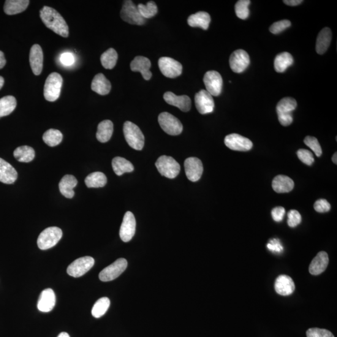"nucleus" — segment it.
Listing matches in <instances>:
<instances>
[{
	"label": "nucleus",
	"mask_w": 337,
	"mask_h": 337,
	"mask_svg": "<svg viewBox=\"0 0 337 337\" xmlns=\"http://www.w3.org/2000/svg\"><path fill=\"white\" fill-rule=\"evenodd\" d=\"M127 260L123 258L117 259L112 264L108 266L100 272L99 278L103 282H109L118 278L126 270Z\"/></svg>",
	"instance_id": "1a4fd4ad"
},
{
	"label": "nucleus",
	"mask_w": 337,
	"mask_h": 337,
	"mask_svg": "<svg viewBox=\"0 0 337 337\" xmlns=\"http://www.w3.org/2000/svg\"><path fill=\"white\" fill-rule=\"evenodd\" d=\"M29 63L32 73L39 76L42 73L43 67V53L39 45L32 46L29 53Z\"/></svg>",
	"instance_id": "aec40b11"
},
{
	"label": "nucleus",
	"mask_w": 337,
	"mask_h": 337,
	"mask_svg": "<svg viewBox=\"0 0 337 337\" xmlns=\"http://www.w3.org/2000/svg\"><path fill=\"white\" fill-rule=\"evenodd\" d=\"M113 123L110 120H105L99 124L96 133L97 140L105 143L110 140L113 133Z\"/></svg>",
	"instance_id": "7c9ffc66"
},
{
	"label": "nucleus",
	"mask_w": 337,
	"mask_h": 337,
	"mask_svg": "<svg viewBox=\"0 0 337 337\" xmlns=\"http://www.w3.org/2000/svg\"><path fill=\"white\" fill-rule=\"evenodd\" d=\"M136 226H137V222L134 214L131 212H127L124 215L119 231V235L121 240L124 243H127L131 240L135 234Z\"/></svg>",
	"instance_id": "dca6fc26"
},
{
	"label": "nucleus",
	"mask_w": 337,
	"mask_h": 337,
	"mask_svg": "<svg viewBox=\"0 0 337 337\" xmlns=\"http://www.w3.org/2000/svg\"><path fill=\"white\" fill-rule=\"evenodd\" d=\"M285 214V210L283 207H276L272 211V216L277 222H280L284 219Z\"/></svg>",
	"instance_id": "8fccbe9b"
},
{
	"label": "nucleus",
	"mask_w": 337,
	"mask_h": 337,
	"mask_svg": "<svg viewBox=\"0 0 337 337\" xmlns=\"http://www.w3.org/2000/svg\"><path fill=\"white\" fill-rule=\"evenodd\" d=\"M301 221V217L300 213L297 211L291 210L288 213V225L292 228L297 227L300 224Z\"/></svg>",
	"instance_id": "49530a36"
},
{
	"label": "nucleus",
	"mask_w": 337,
	"mask_h": 337,
	"mask_svg": "<svg viewBox=\"0 0 337 337\" xmlns=\"http://www.w3.org/2000/svg\"><path fill=\"white\" fill-rule=\"evenodd\" d=\"M211 16L208 13L199 12L189 16L187 23L191 27L199 28L207 30L211 23Z\"/></svg>",
	"instance_id": "bb28decb"
},
{
	"label": "nucleus",
	"mask_w": 337,
	"mask_h": 337,
	"mask_svg": "<svg viewBox=\"0 0 337 337\" xmlns=\"http://www.w3.org/2000/svg\"><path fill=\"white\" fill-rule=\"evenodd\" d=\"M56 304V295L51 289H46L41 293L38 309L42 312H49L53 309Z\"/></svg>",
	"instance_id": "4be33fe9"
},
{
	"label": "nucleus",
	"mask_w": 337,
	"mask_h": 337,
	"mask_svg": "<svg viewBox=\"0 0 337 337\" xmlns=\"http://www.w3.org/2000/svg\"><path fill=\"white\" fill-rule=\"evenodd\" d=\"M91 89L100 95H107L111 89L110 81L102 73H99L92 81Z\"/></svg>",
	"instance_id": "a878e982"
},
{
	"label": "nucleus",
	"mask_w": 337,
	"mask_h": 337,
	"mask_svg": "<svg viewBox=\"0 0 337 337\" xmlns=\"http://www.w3.org/2000/svg\"><path fill=\"white\" fill-rule=\"evenodd\" d=\"M250 62L248 53L243 50L233 51L229 58L230 69L236 73L244 72L249 66Z\"/></svg>",
	"instance_id": "ddd939ff"
},
{
	"label": "nucleus",
	"mask_w": 337,
	"mask_h": 337,
	"mask_svg": "<svg viewBox=\"0 0 337 337\" xmlns=\"http://www.w3.org/2000/svg\"><path fill=\"white\" fill-rule=\"evenodd\" d=\"M62 78L58 73H51L46 78L44 86V96L48 102H54L60 96Z\"/></svg>",
	"instance_id": "20e7f679"
},
{
	"label": "nucleus",
	"mask_w": 337,
	"mask_h": 337,
	"mask_svg": "<svg viewBox=\"0 0 337 337\" xmlns=\"http://www.w3.org/2000/svg\"><path fill=\"white\" fill-rule=\"evenodd\" d=\"M294 187V182L289 177L279 175L274 179L273 188L277 193H287Z\"/></svg>",
	"instance_id": "cd10ccee"
},
{
	"label": "nucleus",
	"mask_w": 337,
	"mask_h": 337,
	"mask_svg": "<svg viewBox=\"0 0 337 337\" xmlns=\"http://www.w3.org/2000/svg\"><path fill=\"white\" fill-rule=\"evenodd\" d=\"M107 183V176L100 172L92 173L85 179V184L89 188H99L104 187Z\"/></svg>",
	"instance_id": "72a5a7b5"
},
{
	"label": "nucleus",
	"mask_w": 337,
	"mask_h": 337,
	"mask_svg": "<svg viewBox=\"0 0 337 337\" xmlns=\"http://www.w3.org/2000/svg\"><path fill=\"white\" fill-rule=\"evenodd\" d=\"M78 184L77 178L73 175H66L61 179L59 184V191L65 197L72 199L75 195V188Z\"/></svg>",
	"instance_id": "393cba45"
},
{
	"label": "nucleus",
	"mask_w": 337,
	"mask_h": 337,
	"mask_svg": "<svg viewBox=\"0 0 337 337\" xmlns=\"http://www.w3.org/2000/svg\"><path fill=\"white\" fill-rule=\"evenodd\" d=\"M29 4V0H7L4 5V12L8 15L19 14L25 11Z\"/></svg>",
	"instance_id": "c756f323"
},
{
	"label": "nucleus",
	"mask_w": 337,
	"mask_h": 337,
	"mask_svg": "<svg viewBox=\"0 0 337 337\" xmlns=\"http://www.w3.org/2000/svg\"><path fill=\"white\" fill-rule=\"evenodd\" d=\"M6 63L7 61L5 59V54L2 51H0V70L4 68Z\"/></svg>",
	"instance_id": "864d4df0"
},
{
	"label": "nucleus",
	"mask_w": 337,
	"mask_h": 337,
	"mask_svg": "<svg viewBox=\"0 0 337 337\" xmlns=\"http://www.w3.org/2000/svg\"><path fill=\"white\" fill-rule=\"evenodd\" d=\"M62 236L61 229L57 227L46 228L38 238V246L41 250H47L55 246Z\"/></svg>",
	"instance_id": "39448f33"
},
{
	"label": "nucleus",
	"mask_w": 337,
	"mask_h": 337,
	"mask_svg": "<svg viewBox=\"0 0 337 337\" xmlns=\"http://www.w3.org/2000/svg\"><path fill=\"white\" fill-rule=\"evenodd\" d=\"M17 102L14 96H7L0 99V118L10 115L15 110Z\"/></svg>",
	"instance_id": "c9c22d12"
},
{
	"label": "nucleus",
	"mask_w": 337,
	"mask_h": 337,
	"mask_svg": "<svg viewBox=\"0 0 337 337\" xmlns=\"http://www.w3.org/2000/svg\"><path fill=\"white\" fill-rule=\"evenodd\" d=\"M269 251L274 253H281L284 248L278 239H272L267 245Z\"/></svg>",
	"instance_id": "09e8293b"
},
{
	"label": "nucleus",
	"mask_w": 337,
	"mask_h": 337,
	"mask_svg": "<svg viewBox=\"0 0 337 337\" xmlns=\"http://www.w3.org/2000/svg\"><path fill=\"white\" fill-rule=\"evenodd\" d=\"M306 334L307 337H335L329 330L319 328H309Z\"/></svg>",
	"instance_id": "a18cd8bd"
},
{
	"label": "nucleus",
	"mask_w": 337,
	"mask_h": 337,
	"mask_svg": "<svg viewBox=\"0 0 337 337\" xmlns=\"http://www.w3.org/2000/svg\"><path fill=\"white\" fill-rule=\"evenodd\" d=\"M5 80L4 78L2 77H0V89L3 88V86L4 85Z\"/></svg>",
	"instance_id": "5fc2aeb1"
},
{
	"label": "nucleus",
	"mask_w": 337,
	"mask_h": 337,
	"mask_svg": "<svg viewBox=\"0 0 337 337\" xmlns=\"http://www.w3.org/2000/svg\"><path fill=\"white\" fill-rule=\"evenodd\" d=\"M60 60L65 66H71L74 63L75 59L73 54L71 53H64L61 54Z\"/></svg>",
	"instance_id": "3c124183"
},
{
	"label": "nucleus",
	"mask_w": 337,
	"mask_h": 337,
	"mask_svg": "<svg viewBox=\"0 0 337 337\" xmlns=\"http://www.w3.org/2000/svg\"><path fill=\"white\" fill-rule=\"evenodd\" d=\"M297 154L298 159L304 164L308 165L313 164L314 157L311 151L307 150V149H300L297 151Z\"/></svg>",
	"instance_id": "c03bdc74"
},
{
	"label": "nucleus",
	"mask_w": 337,
	"mask_h": 337,
	"mask_svg": "<svg viewBox=\"0 0 337 337\" xmlns=\"http://www.w3.org/2000/svg\"><path fill=\"white\" fill-rule=\"evenodd\" d=\"M40 18L48 28L59 36H69V26L62 16L54 8L45 6L40 10Z\"/></svg>",
	"instance_id": "f257e3e1"
},
{
	"label": "nucleus",
	"mask_w": 337,
	"mask_h": 337,
	"mask_svg": "<svg viewBox=\"0 0 337 337\" xmlns=\"http://www.w3.org/2000/svg\"><path fill=\"white\" fill-rule=\"evenodd\" d=\"M304 143L314 151L317 157L321 156L322 150L317 139L312 137H307L304 139Z\"/></svg>",
	"instance_id": "79ce46f5"
},
{
	"label": "nucleus",
	"mask_w": 337,
	"mask_h": 337,
	"mask_svg": "<svg viewBox=\"0 0 337 337\" xmlns=\"http://www.w3.org/2000/svg\"><path fill=\"white\" fill-rule=\"evenodd\" d=\"M62 133L58 129H50L46 130L43 136V140L49 146L54 147L58 146L62 140Z\"/></svg>",
	"instance_id": "4c0bfd02"
},
{
	"label": "nucleus",
	"mask_w": 337,
	"mask_h": 337,
	"mask_svg": "<svg viewBox=\"0 0 337 337\" xmlns=\"http://www.w3.org/2000/svg\"><path fill=\"white\" fill-rule=\"evenodd\" d=\"M130 69L134 72H140L145 80H149L152 77V73L150 71L151 66V61L148 58L144 56H137L130 62Z\"/></svg>",
	"instance_id": "6ab92c4d"
},
{
	"label": "nucleus",
	"mask_w": 337,
	"mask_h": 337,
	"mask_svg": "<svg viewBox=\"0 0 337 337\" xmlns=\"http://www.w3.org/2000/svg\"><path fill=\"white\" fill-rule=\"evenodd\" d=\"M158 65L162 75L168 78L178 77L183 72V66L180 62L168 57L160 58Z\"/></svg>",
	"instance_id": "9b49d317"
},
{
	"label": "nucleus",
	"mask_w": 337,
	"mask_h": 337,
	"mask_svg": "<svg viewBox=\"0 0 337 337\" xmlns=\"http://www.w3.org/2000/svg\"><path fill=\"white\" fill-rule=\"evenodd\" d=\"M112 166L114 172L119 176L126 173H131L134 168L131 162L121 157H116L113 159Z\"/></svg>",
	"instance_id": "473e14b6"
},
{
	"label": "nucleus",
	"mask_w": 337,
	"mask_h": 337,
	"mask_svg": "<svg viewBox=\"0 0 337 337\" xmlns=\"http://www.w3.org/2000/svg\"><path fill=\"white\" fill-rule=\"evenodd\" d=\"M274 287L278 294L283 296L292 294L295 289V285L292 279L286 275H281L277 277Z\"/></svg>",
	"instance_id": "412c9836"
},
{
	"label": "nucleus",
	"mask_w": 337,
	"mask_h": 337,
	"mask_svg": "<svg viewBox=\"0 0 337 337\" xmlns=\"http://www.w3.org/2000/svg\"><path fill=\"white\" fill-rule=\"evenodd\" d=\"M137 7L139 12L145 19L153 18L158 12L157 5L153 1L147 3L146 5L139 4Z\"/></svg>",
	"instance_id": "ea45409f"
},
{
	"label": "nucleus",
	"mask_w": 337,
	"mask_h": 337,
	"mask_svg": "<svg viewBox=\"0 0 337 337\" xmlns=\"http://www.w3.org/2000/svg\"><path fill=\"white\" fill-rule=\"evenodd\" d=\"M293 63V58L291 54L283 52L277 54L274 59V69L277 73H284L288 68Z\"/></svg>",
	"instance_id": "2f4dec72"
},
{
	"label": "nucleus",
	"mask_w": 337,
	"mask_h": 337,
	"mask_svg": "<svg viewBox=\"0 0 337 337\" xmlns=\"http://www.w3.org/2000/svg\"><path fill=\"white\" fill-rule=\"evenodd\" d=\"M164 99L167 104L178 108L183 112H188L191 108V100L186 95L177 96L173 92L168 91L164 94Z\"/></svg>",
	"instance_id": "a211bd4d"
},
{
	"label": "nucleus",
	"mask_w": 337,
	"mask_h": 337,
	"mask_svg": "<svg viewBox=\"0 0 337 337\" xmlns=\"http://www.w3.org/2000/svg\"><path fill=\"white\" fill-rule=\"evenodd\" d=\"M13 155L19 162H29L34 159L35 152L31 147L23 146L16 148Z\"/></svg>",
	"instance_id": "f704fd0d"
},
{
	"label": "nucleus",
	"mask_w": 337,
	"mask_h": 337,
	"mask_svg": "<svg viewBox=\"0 0 337 337\" xmlns=\"http://www.w3.org/2000/svg\"><path fill=\"white\" fill-rule=\"evenodd\" d=\"M290 26H291V22L289 20H284L277 21V22L272 24L270 28H269V31L273 34L277 35L281 33L285 29L289 28Z\"/></svg>",
	"instance_id": "37998d69"
},
{
	"label": "nucleus",
	"mask_w": 337,
	"mask_h": 337,
	"mask_svg": "<svg viewBox=\"0 0 337 337\" xmlns=\"http://www.w3.org/2000/svg\"><path fill=\"white\" fill-rule=\"evenodd\" d=\"M225 145L233 151H248L252 148L253 143L248 138L238 134H230L225 138Z\"/></svg>",
	"instance_id": "2eb2a0df"
},
{
	"label": "nucleus",
	"mask_w": 337,
	"mask_h": 337,
	"mask_svg": "<svg viewBox=\"0 0 337 337\" xmlns=\"http://www.w3.org/2000/svg\"><path fill=\"white\" fill-rule=\"evenodd\" d=\"M118 59V54L115 49L110 48L100 56V62L105 69L111 70L115 67Z\"/></svg>",
	"instance_id": "e433bc0d"
},
{
	"label": "nucleus",
	"mask_w": 337,
	"mask_h": 337,
	"mask_svg": "<svg viewBox=\"0 0 337 337\" xmlns=\"http://www.w3.org/2000/svg\"><path fill=\"white\" fill-rule=\"evenodd\" d=\"M331 37V29L329 28H323L318 35L316 42V51L319 54H324L330 45Z\"/></svg>",
	"instance_id": "c85d7f7f"
},
{
	"label": "nucleus",
	"mask_w": 337,
	"mask_h": 337,
	"mask_svg": "<svg viewBox=\"0 0 337 337\" xmlns=\"http://www.w3.org/2000/svg\"><path fill=\"white\" fill-rule=\"evenodd\" d=\"M195 105L201 115L213 113L214 110L213 97L205 89H202L195 95Z\"/></svg>",
	"instance_id": "4468645a"
},
{
	"label": "nucleus",
	"mask_w": 337,
	"mask_h": 337,
	"mask_svg": "<svg viewBox=\"0 0 337 337\" xmlns=\"http://www.w3.org/2000/svg\"><path fill=\"white\" fill-rule=\"evenodd\" d=\"M249 0H239L235 5L236 15L242 20H246L249 17L250 12L249 6L251 4Z\"/></svg>",
	"instance_id": "a19ab883"
},
{
	"label": "nucleus",
	"mask_w": 337,
	"mask_h": 337,
	"mask_svg": "<svg viewBox=\"0 0 337 337\" xmlns=\"http://www.w3.org/2000/svg\"><path fill=\"white\" fill-rule=\"evenodd\" d=\"M94 260L93 258L86 256L79 258L71 263L67 268V273L70 276L80 277L83 276L93 267Z\"/></svg>",
	"instance_id": "9d476101"
},
{
	"label": "nucleus",
	"mask_w": 337,
	"mask_h": 337,
	"mask_svg": "<svg viewBox=\"0 0 337 337\" xmlns=\"http://www.w3.org/2000/svg\"><path fill=\"white\" fill-rule=\"evenodd\" d=\"M110 306V300L108 297H103L99 299L94 304L92 307L91 313L92 316L96 319L102 317L107 312Z\"/></svg>",
	"instance_id": "58836bf2"
},
{
	"label": "nucleus",
	"mask_w": 337,
	"mask_h": 337,
	"mask_svg": "<svg viewBox=\"0 0 337 337\" xmlns=\"http://www.w3.org/2000/svg\"><path fill=\"white\" fill-rule=\"evenodd\" d=\"M329 259L327 252H320L317 256L312 260L309 266V273L313 276L321 274L327 268Z\"/></svg>",
	"instance_id": "5701e85b"
},
{
	"label": "nucleus",
	"mask_w": 337,
	"mask_h": 337,
	"mask_svg": "<svg viewBox=\"0 0 337 337\" xmlns=\"http://www.w3.org/2000/svg\"><path fill=\"white\" fill-rule=\"evenodd\" d=\"M283 2L289 6L295 7L301 4L303 1L302 0H284Z\"/></svg>",
	"instance_id": "603ef678"
},
{
	"label": "nucleus",
	"mask_w": 337,
	"mask_h": 337,
	"mask_svg": "<svg viewBox=\"0 0 337 337\" xmlns=\"http://www.w3.org/2000/svg\"><path fill=\"white\" fill-rule=\"evenodd\" d=\"M297 106V102L291 97H284L278 103L276 110L279 121L282 126H288L292 123V112Z\"/></svg>",
	"instance_id": "7ed1b4c3"
},
{
	"label": "nucleus",
	"mask_w": 337,
	"mask_h": 337,
	"mask_svg": "<svg viewBox=\"0 0 337 337\" xmlns=\"http://www.w3.org/2000/svg\"><path fill=\"white\" fill-rule=\"evenodd\" d=\"M123 132L126 142L136 150H142L145 146V137L137 125L132 122H125Z\"/></svg>",
	"instance_id": "f03ea898"
},
{
	"label": "nucleus",
	"mask_w": 337,
	"mask_h": 337,
	"mask_svg": "<svg viewBox=\"0 0 337 337\" xmlns=\"http://www.w3.org/2000/svg\"><path fill=\"white\" fill-rule=\"evenodd\" d=\"M160 126L168 135L178 136L183 132V126L179 119L171 114L163 112L159 115Z\"/></svg>",
	"instance_id": "0eeeda50"
},
{
	"label": "nucleus",
	"mask_w": 337,
	"mask_h": 337,
	"mask_svg": "<svg viewBox=\"0 0 337 337\" xmlns=\"http://www.w3.org/2000/svg\"><path fill=\"white\" fill-rule=\"evenodd\" d=\"M206 91L213 96H218L221 94L223 86L221 75L216 71H209L206 73L203 79Z\"/></svg>",
	"instance_id": "f8f14e48"
},
{
	"label": "nucleus",
	"mask_w": 337,
	"mask_h": 337,
	"mask_svg": "<svg viewBox=\"0 0 337 337\" xmlns=\"http://www.w3.org/2000/svg\"><path fill=\"white\" fill-rule=\"evenodd\" d=\"M156 166L163 176L168 179H174L178 176L181 167L179 163L172 157L162 156L156 162Z\"/></svg>",
	"instance_id": "423d86ee"
},
{
	"label": "nucleus",
	"mask_w": 337,
	"mask_h": 337,
	"mask_svg": "<svg viewBox=\"0 0 337 337\" xmlns=\"http://www.w3.org/2000/svg\"><path fill=\"white\" fill-rule=\"evenodd\" d=\"M120 15L122 20L129 24L143 25L146 23V19L142 17L138 7L130 0L124 2Z\"/></svg>",
	"instance_id": "6e6552de"
},
{
	"label": "nucleus",
	"mask_w": 337,
	"mask_h": 337,
	"mask_svg": "<svg viewBox=\"0 0 337 337\" xmlns=\"http://www.w3.org/2000/svg\"><path fill=\"white\" fill-rule=\"evenodd\" d=\"M58 337H70L69 333L66 332H61L59 334Z\"/></svg>",
	"instance_id": "4d7b16f0"
},
{
	"label": "nucleus",
	"mask_w": 337,
	"mask_h": 337,
	"mask_svg": "<svg viewBox=\"0 0 337 337\" xmlns=\"http://www.w3.org/2000/svg\"><path fill=\"white\" fill-rule=\"evenodd\" d=\"M314 208L319 213H327L331 209V205L326 199H320L315 203Z\"/></svg>",
	"instance_id": "de8ad7c7"
},
{
	"label": "nucleus",
	"mask_w": 337,
	"mask_h": 337,
	"mask_svg": "<svg viewBox=\"0 0 337 337\" xmlns=\"http://www.w3.org/2000/svg\"><path fill=\"white\" fill-rule=\"evenodd\" d=\"M18 178L17 171L12 165L0 158V182L4 184H12Z\"/></svg>",
	"instance_id": "b1692460"
},
{
	"label": "nucleus",
	"mask_w": 337,
	"mask_h": 337,
	"mask_svg": "<svg viewBox=\"0 0 337 337\" xmlns=\"http://www.w3.org/2000/svg\"><path fill=\"white\" fill-rule=\"evenodd\" d=\"M332 161L333 162L334 164H337V154H336V153H335V154H334L333 155Z\"/></svg>",
	"instance_id": "6e6d98bb"
},
{
	"label": "nucleus",
	"mask_w": 337,
	"mask_h": 337,
	"mask_svg": "<svg viewBox=\"0 0 337 337\" xmlns=\"http://www.w3.org/2000/svg\"><path fill=\"white\" fill-rule=\"evenodd\" d=\"M185 171L187 179L192 182L199 181L203 175L204 168L202 161L197 157H189L184 162Z\"/></svg>",
	"instance_id": "f3484780"
}]
</instances>
